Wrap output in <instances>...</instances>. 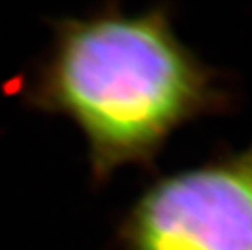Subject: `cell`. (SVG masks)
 I'll return each instance as SVG.
<instances>
[{
  "instance_id": "obj_1",
  "label": "cell",
  "mask_w": 252,
  "mask_h": 250,
  "mask_svg": "<svg viewBox=\"0 0 252 250\" xmlns=\"http://www.w3.org/2000/svg\"><path fill=\"white\" fill-rule=\"evenodd\" d=\"M51 26L52 44L21 98L78 127L94 185L124 166L153 167L179 127L228 104L217 72L182 44L166 7L127 15L108 3Z\"/></svg>"
},
{
  "instance_id": "obj_2",
  "label": "cell",
  "mask_w": 252,
  "mask_h": 250,
  "mask_svg": "<svg viewBox=\"0 0 252 250\" xmlns=\"http://www.w3.org/2000/svg\"><path fill=\"white\" fill-rule=\"evenodd\" d=\"M122 250H252V145L164 175L117 227Z\"/></svg>"
}]
</instances>
